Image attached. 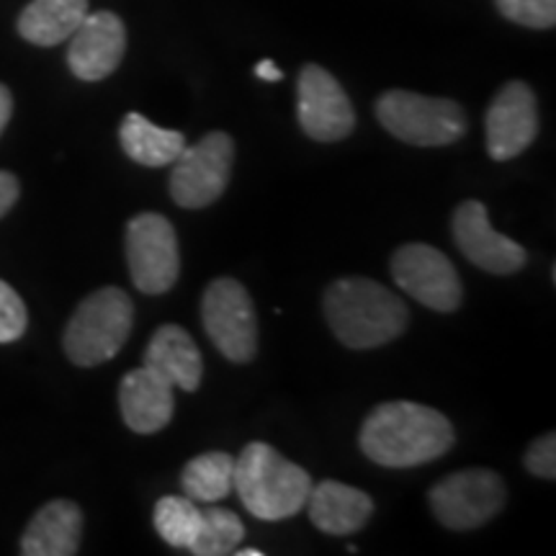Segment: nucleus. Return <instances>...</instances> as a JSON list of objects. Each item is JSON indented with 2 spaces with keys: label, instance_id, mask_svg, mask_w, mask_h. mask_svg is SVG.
<instances>
[{
  "label": "nucleus",
  "instance_id": "1",
  "mask_svg": "<svg viewBox=\"0 0 556 556\" xmlns=\"http://www.w3.org/2000/svg\"><path fill=\"white\" fill-rule=\"evenodd\" d=\"M361 451L387 469H413L446 456L456 443L451 420L420 402H384L374 407L358 433Z\"/></svg>",
  "mask_w": 556,
  "mask_h": 556
},
{
  "label": "nucleus",
  "instance_id": "2",
  "mask_svg": "<svg viewBox=\"0 0 556 556\" xmlns=\"http://www.w3.org/2000/svg\"><path fill=\"white\" fill-rule=\"evenodd\" d=\"M325 319L332 336L348 348L368 351L397 340L409 325V309L402 299L364 276L338 278L323 296Z\"/></svg>",
  "mask_w": 556,
  "mask_h": 556
},
{
  "label": "nucleus",
  "instance_id": "3",
  "mask_svg": "<svg viewBox=\"0 0 556 556\" xmlns=\"http://www.w3.org/2000/svg\"><path fill=\"white\" fill-rule=\"evenodd\" d=\"M312 477L274 446L253 441L235 458L232 486L253 518L276 523L294 518L307 505Z\"/></svg>",
  "mask_w": 556,
  "mask_h": 556
},
{
  "label": "nucleus",
  "instance_id": "4",
  "mask_svg": "<svg viewBox=\"0 0 556 556\" xmlns=\"http://www.w3.org/2000/svg\"><path fill=\"white\" fill-rule=\"evenodd\" d=\"M135 325V304L119 287H103L83 299L70 317L62 348L75 366L106 364L122 351Z\"/></svg>",
  "mask_w": 556,
  "mask_h": 556
},
{
  "label": "nucleus",
  "instance_id": "5",
  "mask_svg": "<svg viewBox=\"0 0 556 556\" xmlns=\"http://www.w3.org/2000/svg\"><path fill=\"white\" fill-rule=\"evenodd\" d=\"M377 119L389 135L413 148H446L467 135V114L451 99L392 88L379 96Z\"/></svg>",
  "mask_w": 556,
  "mask_h": 556
},
{
  "label": "nucleus",
  "instance_id": "6",
  "mask_svg": "<svg viewBox=\"0 0 556 556\" xmlns=\"http://www.w3.org/2000/svg\"><path fill=\"white\" fill-rule=\"evenodd\" d=\"M201 323L208 340L232 364H248L258 353V315L253 296L238 278H214L201 299Z\"/></svg>",
  "mask_w": 556,
  "mask_h": 556
},
{
  "label": "nucleus",
  "instance_id": "7",
  "mask_svg": "<svg viewBox=\"0 0 556 556\" xmlns=\"http://www.w3.org/2000/svg\"><path fill=\"white\" fill-rule=\"evenodd\" d=\"M505 500V482L492 469L454 471L428 492L435 520L451 531H471V528L484 526L503 510Z\"/></svg>",
  "mask_w": 556,
  "mask_h": 556
},
{
  "label": "nucleus",
  "instance_id": "8",
  "mask_svg": "<svg viewBox=\"0 0 556 556\" xmlns=\"http://www.w3.org/2000/svg\"><path fill=\"white\" fill-rule=\"evenodd\" d=\"M235 165V139L208 131L173 160L170 197L184 208H204L227 191Z\"/></svg>",
  "mask_w": 556,
  "mask_h": 556
},
{
  "label": "nucleus",
  "instance_id": "9",
  "mask_svg": "<svg viewBox=\"0 0 556 556\" xmlns=\"http://www.w3.org/2000/svg\"><path fill=\"white\" fill-rule=\"evenodd\" d=\"M127 263L135 287L157 296L176 287L180 274L178 235L168 217L155 212L137 214L127 225Z\"/></svg>",
  "mask_w": 556,
  "mask_h": 556
},
{
  "label": "nucleus",
  "instance_id": "10",
  "mask_svg": "<svg viewBox=\"0 0 556 556\" xmlns=\"http://www.w3.org/2000/svg\"><path fill=\"white\" fill-rule=\"evenodd\" d=\"M392 276L405 294L441 315L456 312L462 304L464 289L454 263L426 242L402 245L392 255Z\"/></svg>",
  "mask_w": 556,
  "mask_h": 556
},
{
  "label": "nucleus",
  "instance_id": "11",
  "mask_svg": "<svg viewBox=\"0 0 556 556\" xmlns=\"http://www.w3.org/2000/svg\"><path fill=\"white\" fill-rule=\"evenodd\" d=\"M296 119L315 142H340L356 129V111L338 78L319 65H304L296 80Z\"/></svg>",
  "mask_w": 556,
  "mask_h": 556
},
{
  "label": "nucleus",
  "instance_id": "12",
  "mask_svg": "<svg viewBox=\"0 0 556 556\" xmlns=\"http://www.w3.org/2000/svg\"><path fill=\"white\" fill-rule=\"evenodd\" d=\"M486 152L497 163L513 160L531 148L539 135V101L531 86L510 80L497 90L484 119Z\"/></svg>",
  "mask_w": 556,
  "mask_h": 556
},
{
  "label": "nucleus",
  "instance_id": "13",
  "mask_svg": "<svg viewBox=\"0 0 556 556\" xmlns=\"http://www.w3.org/2000/svg\"><path fill=\"white\" fill-rule=\"evenodd\" d=\"M451 229H454V242L464 258L486 274L510 276L526 266V250L490 225V214L482 201L471 199L458 204Z\"/></svg>",
  "mask_w": 556,
  "mask_h": 556
},
{
  "label": "nucleus",
  "instance_id": "14",
  "mask_svg": "<svg viewBox=\"0 0 556 556\" xmlns=\"http://www.w3.org/2000/svg\"><path fill=\"white\" fill-rule=\"evenodd\" d=\"M127 52V26L111 11H96L83 18L67 47V65L75 78L96 83L109 78Z\"/></svg>",
  "mask_w": 556,
  "mask_h": 556
},
{
  "label": "nucleus",
  "instance_id": "15",
  "mask_svg": "<svg viewBox=\"0 0 556 556\" xmlns=\"http://www.w3.org/2000/svg\"><path fill=\"white\" fill-rule=\"evenodd\" d=\"M119 409L129 430L139 435H152L163 430L176 413L173 387L150 368L139 366L129 371L119 384Z\"/></svg>",
  "mask_w": 556,
  "mask_h": 556
},
{
  "label": "nucleus",
  "instance_id": "16",
  "mask_svg": "<svg viewBox=\"0 0 556 556\" xmlns=\"http://www.w3.org/2000/svg\"><path fill=\"white\" fill-rule=\"evenodd\" d=\"M309 520L323 533L330 536H351L358 533L368 523L374 513V500L364 490L325 479V482L312 484L307 505Z\"/></svg>",
  "mask_w": 556,
  "mask_h": 556
},
{
  "label": "nucleus",
  "instance_id": "17",
  "mask_svg": "<svg viewBox=\"0 0 556 556\" xmlns=\"http://www.w3.org/2000/svg\"><path fill=\"white\" fill-rule=\"evenodd\" d=\"M83 510L73 500H52L29 520L18 552L24 556H75L80 552Z\"/></svg>",
  "mask_w": 556,
  "mask_h": 556
},
{
  "label": "nucleus",
  "instance_id": "18",
  "mask_svg": "<svg viewBox=\"0 0 556 556\" xmlns=\"http://www.w3.org/2000/svg\"><path fill=\"white\" fill-rule=\"evenodd\" d=\"M142 366L165 379L173 389L184 392H197L201 387V374H204V361L201 351L189 332L180 325H163L152 336L148 351H144Z\"/></svg>",
  "mask_w": 556,
  "mask_h": 556
},
{
  "label": "nucleus",
  "instance_id": "19",
  "mask_svg": "<svg viewBox=\"0 0 556 556\" xmlns=\"http://www.w3.org/2000/svg\"><path fill=\"white\" fill-rule=\"evenodd\" d=\"M88 16V0H31L21 11L16 29L29 45L58 47Z\"/></svg>",
  "mask_w": 556,
  "mask_h": 556
},
{
  "label": "nucleus",
  "instance_id": "20",
  "mask_svg": "<svg viewBox=\"0 0 556 556\" xmlns=\"http://www.w3.org/2000/svg\"><path fill=\"white\" fill-rule=\"evenodd\" d=\"M119 142L124 155L144 168H165L173 165L186 148V137L176 129H163L137 111H129L119 127Z\"/></svg>",
  "mask_w": 556,
  "mask_h": 556
},
{
  "label": "nucleus",
  "instance_id": "21",
  "mask_svg": "<svg viewBox=\"0 0 556 556\" xmlns=\"http://www.w3.org/2000/svg\"><path fill=\"white\" fill-rule=\"evenodd\" d=\"M232 479L235 456L225 451H206V454L191 458L180 471V486H184L186 497L201 505L225 500L232 492Z\"/></svg>",
  "mask_w": 556,
  "mask_h": 556
},
{
  "label": "nucleus",
  "instance_id": "22",
  "mask_svg": "<svg viewBox=\"0 0 556 556\" xmlns=\"http://www.w3.org/2000/svg\"><path fill=\"white\" fill-rule=\"evenodd\" d=\"M152 523L168 546L191 548L201 531V507L186 495H168L157 500L155 510H152Z\"/></svg>",
  "mask_w": 556,
  "mask_h": 556
},
{
  "label": "nucleus",
  "instance_id": "23",
  "mask_svg": "<svg viewBox=\"0 0 556 556\" xmlns=\"http://www.w3.org/2000/svg\"><path fill=\"white\" fill-rule=\"evenodd\" d=\"M245 539V526L227 507L208 505L201 510V531L189 552L197 556H227Z\"/></svg>",
  "mask_w": 556,
  "mask_h": 556
},
{
  "label": "nucleus",
  "instance_id": "24",
  "mask_svg": "<svg viewBox=\"0 0 556 556\" xmlns=\"http://www.w3.org/2000/svg\"><path fill=\"white\" fill-rule=\"evenodd\" d=\"M500 16L526 29H554L556 0H495Z\"/></svg>",
  "mask_w": 556,
  "mask_h": 556
},
{
  "label": "nucleus",
  "instance_id": "25",
  "mask_svg": "<svg viewBox=\"0 0 556 556\" xmlns=\"http://www.w3.org/2000/svg\"><path fill=\"white\" fill-rule=\"evenodd\" d=\"M29 328V312L18 291L0 278V343H16Z\"/></svg>",
  "mask_w": 556,
  "mask_h": 556
},
{
  "label": "nucleus",
  "instance_id": "26",
  "mask_svg": "<svg viewBox=\"0 0 556 556\" xmlns=\"http://www.w3.org/2000/svg\"><path fill=\"white\" fill-rule=\"evenodd\" d=\"M526 469L539 479H556V435L536 438L526 451Z\"/></svg>",
  "mask_w": 556,
  "mask_h": 556
},
{
  "label": "nucleus",
  "instance_id": "27",
  "mask_svg": "<svg viewBox=\"0 0 556 556\" xmlns=\"http://www.w3.org/2000/svg\"><path fill=\"white\" fill-rule=\"evenodd\" d=\"M18 193H21L18 178L9 170H0V217H5V214L11 212L13 204L18 201Z\"/></svg>",
  "mask_w": 556,
  "mask_h": 556
},
{
  "label": "nucleus",
  "instance_id": "28",
  "mask_svg": "<svg viewBox=\"0 0 556 556\" xmlns=\"http://www.w3.org/2000/svg\"><path fill=\"white\" fill-rule=\"evenodd\" d=\"M255 78H261V80H266V83H278V80H283V70L276 65L274 60H261L258 65H255Z\"/></svg>",
  "mask_w": 556,
  "mask_h": 556
},
{
  "label": "nucleus",
  "instance_id": "29",
  "mask_svg": "<svg viewBox=\"0 0 556 556\" xmlns=\"http://www.w3.org/2000/svg\"><path fill=\"white\" fill-rule=\"evenodd\" d=\"M13 114V96L11 90L0 83V135H3L5 127H9Z\"/></svg>",
  "mask_w": 556,
  "mask_h": 556
},
{
  "label": "nucleus",
  "instance_id": "30",
  "mask_svg": "<svg viewBox=\"0 0 556 556\" xmlns=\"http://www.w3.org/2000/svg\"><path fill=\"white\" fill-rule=\"evenodd\" d=\"M235 554L238 556H263L261 548H235Z\"/></svg>",
  "mask_w": 556,
  "mask_h": 556
}]
</instances>
